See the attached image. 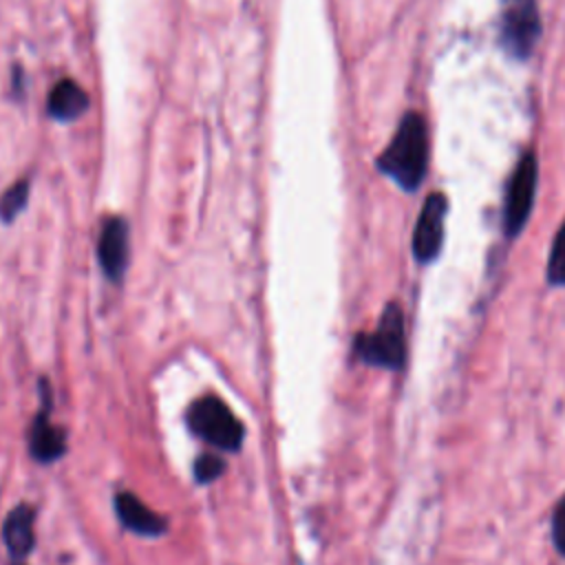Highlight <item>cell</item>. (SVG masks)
I'll return each instance as SVG.
<instances>
[{
  "instance_id": "1",
  "label": "cell",
  "mask_w": 565,
  "mask_h": 565,
  "mask_svg": "<svg viewBox=\"0 0 565 565\" xmlns=\"http://www.w3.org/2000/svg\"><path fill=\"white\" fill-rule=\"evenodd\" d=\"M428 166V139L424 119L417 113L404 115L386 150L377 157V168L404 190H417Z\"/></svg>"
},
{
  "instance_id": "2",
  "label": "cell",
  "mask_w": 565,
  "mask_h": 565,
  "mask_svg": "<svg viewBox=\"0 0 565 565\" xmlns=\"http://www.w3.org/2000/svg\"><path fill=\"white\" fill-rule=\"evenodd\" d=\"M185 422L190 430L216 450L236 452L243 446V424L232 408L216 395L199 397L190 404Z\"/></svg>"
},
{
  "instance_id": "3",
  "label": "cell",
  "mask_w": 565,
  "mask_h": 565,
  "mask_svg": "<svg viewBox=\"0 0 565 565\" xmlns=\"http://www.w3.org/2000/svg\"><path fill=\"white\" fill-rule=\"evenodd\" d=\"M355 353L373 366L399 369L406 355L404 347V316L402 309L391 302L386 305L377 329L371 333H360L355 338Z\"/></svg>"
},
{
  "instance_id": "4",
  "label": "cell",
  "mask_w": 565,
  "mask_h": 565,
  "mask_svg": "<svg viewBox=\"0 0 565 565\" xmlns=\"http://www.w3.org/2000/svg\"><path fill=\"white\" fill-rule=\"evenodd\" d=\"M541 35V20L536 0H503L499 18L501 46L512 57H527Z\"/></svg>"
},
{
  "instance_id": "5",
  "label": "cell",
  "mask_w": 565,
  "mask_h": 565,
  "mask_svg": "<svg viewBox=\"0 0 565 565\" xmlns=\"http://www.w3.org/2000/svg\"><path fill=\"white\" fill-rule=\"evenodd\" d=\"M536 177H539L536 154L530 150L523 154V159L514 168L508 183L505 205H503V230L508 236H516L532 212L534 194H536Z\"/></svg>"
},
{
  "instance_id": "6",
  "label": "cell",
  "mask_w": 565,
  "mask_h": 565,
  "mask_svg": "<svg viewBox=\"0 0 565 565\" xmlns=\"http://www.w3.org/2000/svg\"><path fill=\"white\" fill-rule=\"evenodd\" d=\"M40 411L29 428V452L38 463H53L66 452L64 433L51 424V386L42 377L40 380Z\"/></svg>"
},
{
  "instance_id": "7",
  "label": "cell",
  "mask_w": 565,
  "mask_h": 565,
  "mask_svg": "<svg viewBox=\"0 0 565 565\" xmlns=\"http://www.w3.org/2000/svg\"><path fill=\"white\" fill-rule=\"evenodd\" d=\"M448 212V201L444 194L433 192L417 218L415 234H413V252L419 263H430L444 243V221Z\"/></svg>"
},
{
  "instance_id": "8",
  "label": "cell",
  "mask_w": 565,
  "mask_h": 565,
  "mask_svg": "<svg viewBox=\"0 0 565 565\" xmlns=\"http://www.w3.org/2000/svg\"><path fill=\"white\" fill-rule=\"evenodd\" d=\"M97 260L108 280L119 282L128 267V223L119 216L106 221L97 243Z\"/></svg>"
},
{
  "instance_id": "9",
  "label": "cell",
  "mask_w": 565,
  "mask_h": 565,
  "mask_svg": "<svg viewBox=\"0 0 565 565\" xmlns=\"http://www.w3.org/2000/svg\"><path fill=\"white\" fill-rule=\"evenodd\" d=\"M115 512L121 525L139 536L157 539L168 532V521L150 510L137 494L132 492H117L115 497Z\"/></svg>"
},
{
  "instance_id": "10",
  "label": "cell",
  "mask_w": 565,
  "mask_h": 565,
  "mask_svg": "<svg viewBox=\"0 0 565 565\" xmlns=\"http://www.w3.org/2000/svg\"><path fill=\"white\" fill-rule=\"evenodd\" d=\"M35 512L29 503H18L4 519L2 525V539L9 550V554L15 561H22L31 554L35 545V532H33Z\"/></svg>"
},
{
  "instance_id": "11",
  "label": "cell",
  "mask_w": 565,
  "mask_h": 565,
  "mask_svg": "<svg viewBox=\"0 0 565 565\" xmlns=\"http://www.w3.org/2000/svg\"><path fill=\"white\" fill-rule=\"evenodd\" d=\"M88 108V95L73 79H62L49 95V113L60 121H73Z\"/></svg>"
},
{
  "instance_id": "12",
  "label": "cell",
  "mask_w": 565,
  "mask_h": 565,
  "mask_svg": "<svg viewBox=\"0 0 565 565\" xmlns=\"http://www.w3.org/2000/svg\"><path fill=\"white\" fill-rule=\"evenodd\" d=\"M29 201V181L22 179L13 183L2 196H0V218L4 223H11L26 205Z\"/></svg>"
},
{
  "instance_id": "13",
  "label": "cell",
  "mask_w": 565,
  "mask_h": 565,
  "mask_svg": "<svg viewBox=\"0 0 565 565\" xmlns=\"http://www.w3.org/2000/svg\"><path fill=\"white\" fill-rule=\"evenodd\" d=\"M223 470H225V461H223L221 455H216V452H203V455H199L196 461H194V468H192L194 479H196V483H201V486L216 481V479L223 475Z\"/></svg>"
},
{
  "instance_id": "14",
  "label": "cell",
  "mask_w": 565,
  "mask_h": 565,
  "mask_svg": "<svg viewBox=\"0 0 565 565\" xmlns=\"http://www.w3.org/2000/svg\"><path fill=\"white\" fill-rule=\"evenodd\" d=\"M547 278L552 285H565V223L561 225L547 263Z\"/></svg>"
},
{
  "instance_id": "15",
  "label": "cell",
  "mask_w": 565,
  "mask_h": 565,
  "mask_svg": "<svg viewBox=\"0 0 565 565\" xmlns=\"http://www.w3.org/2000/svg\"><path fill=\"white\" fill-rule=\"evenodd\" d=\"M552 541L556 550L565 556V497L558 501L554 514H552Z\"/></svg>"
}]
</instances>
